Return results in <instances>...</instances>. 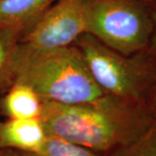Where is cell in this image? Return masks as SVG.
I'll return each mask as SVG.
<instances>
[{
	"label": "cell",
	"instance_id": "cell-15",
	"mask_svg": "<svg viewBox=\"0 0 156 156\" xmlns=\"http://www.w3.org/2000/svg\"><path fill=\"white\" fill-rule=\"evenodd\" d=\"M138 1L145 5L146 6H147L151 10L156 9V0H138Z\"/></svg>",
	"mask_w": 156,
	"mask_h": 156
},
{
	"label": "cell",
	"instance_id": "cell-5",
	"mask_svg": "<svg viewBox=\"0 0 156 156\" xmlns=\"http://www.w3.org/2000/svg\"><path fill=\"white\" fill-rule=\"evenodd\" d=\"M89 0H56L23 31L19 43L50 50L73 45L88 33Z\"/></svg>",
	"mask_w": 156,
	"mask_h": 156
},
{
	"label": "cell",
	"instance_id": "cell-8",
	"mask_svg": "<svg viewBox=\"0 0 156 156\" xmlns=\"http://www.w3.org/2000/svg\"><path fill=\"white\" fill-rule=\"evenodd\" d=\"M56 0H0V26L24 28Z\"/></svg>",
	"mask_w": 156,
	"mask_h": 156
},
{
	"label": "cell",
	"instance_id": "cell-14",
	"mask_svg": "<svg viewBox=\"0 0 156 156\" xmlns=\"http://www.w3.org/2000/svg\"><path fill=\"white\" fill-rule=\"evenodd\" d=\"M0 156H23V154L20 151L8 148H0Z\"/></svg>",
	"mask_w": 156,
	"mask_h": 156
},
{
	"label": "cell",
	"instance_id": "cell-9",
	"mask_svg": "<svg viewBox=\"0 0 156 156\" xmlns=\"http://www.w3.org/2000/svg\"><path fill=\"white\" fill-rule=\"evenodd\" d=\"M24 28L0 26V95L14 83V62Z\"/></svg>",
	"mask_w": 156,
	"mask_h": 156
},
{
	"label": "cell",
	"instance_id": "cell-6",
	"mask_svg": "<svg viewBox=\"0 0 156 156\" xmlns=\"http://www.w3.org/2000/svg\"><path fill=\"white\" fill-rule=\"evenodd\" d=\"M46 138L40 118L0 121V148L35 152L44 145Z\"/></svg>",
	"mask_w": 156,
	"mask_h": 156
},
{
	"label": "cell",
	"instance_id": "cell-2",
	"mask_svg": "<svg viewBox=\"0 0 156 156\" xmlns=\"http://www.w3.org/2000/svg\"><path fill=\"white\" fill-rule=\"evenodd\" d=\"M14 83L30 87L42 101L87 104L106 95L93 80L80 50L74 44L39 50L19 43Z\"/></svg>",
	"mask_w": 156,
	"mask_h": 156
},
{
	"label": "cell",
	"instance_id": "cell-11",
	"mask_svg": "<svg viewBox=\"0 0 156 156\" xmlns=\"http://www.w3.org/2000/svg\"><path fill=\"white\" fill-rule=\"evenodd\" d=\"M108 156H156V121L138 139Z\"/></svg>",
	"mask_w": 156,
	"mask_h": 156
},
{
	"label": "cell",
	"instance_id": "cell-13",
	"mask_svg": "<svg viewBox=\"0 0 156 156\" xmlns=\"http://www.w3.org/2000/svg\"><path fill=\"white\" fill-rule=\"evenodd\" d=\"M145 101L149 107L156 121V76L146 96Z\"/></svg>",
	"mask_w": 156,
	"mask_h": 156
},
{
	"label": "cell",
	"instance_id": "cell-10",
	"mask_svg": "<svg viewBox=\"0 0 156 156\" xmlns=\"http://www.w3.org/2000/svg\"><path fill=\"white\" fill-rule=\"evenodd\" d=\"M23 156H104L83 146L57 136L47 135L37 151L21 152Z\"/></svg>",
	"mask_w": 156,
	"mask_h": 156
},
{
	"label": "cell",
	"instance_id": "cell-4",
	"mask_svg": "<svg viewBox=\"0 0 156 156\" xmlns=\"http://www.w3.org/2000/svg\"><path fill=\"white\" fill-rule=\"evenodd\" d=\"M153 30L152 10L138 0H89L88 34L122 55L147 50Z\"/></svg>",
	"mask_w": 156,
	"mask_h": 156
},
{
	"label": "cell",
	"instance_id": "cell-12",
	"mask_svg": "<svg viewBox=\"0 0 156 156\" xmlns=\"http://www.w3.org/2000/svg\"><path fill=\"white\" fill-rule=\"evenodd\" d=\"M152 18L154 22V30L151 37L150 43L146 50L147 55L156 62V9L152 10Z\"/></svg>",
	"mask_w": 156,
	"mask_h": 156
},
{
	"label": "cell",
	"instance_id": "cell-1",
	"mask_svg": "<svg viewBox=\"0 0 156 156\" xmlns=\"http://www.w3.org/2000/svg\"><path fill=\"white\" fill-rule=\"evenodd\" d=\"M40 120L47 135L104 156L138 139L155 122L146 101L108 95L87 104L43 101Z\"/></svg>",
	"mask_w": 156,
	"mask_h": 156
},
{
	"label": "cell",
	"instance_id": "cell-3",
	"mask_svg": "<svg viewBox=\"0 0 156 156\" xmlns=\"http://www.w3.org/2000/svg\"><path fill=\"white\" fill-rule=\"evenodd\" d=\"M95 83L106 95L143 101L156 76V62L145 51L125 56L83 34L74 43Z\"/></svg>",
	"mask_w": 156,
	"mask_h": 156
},
{
	"label": "cell",
	"instance_id": "cell-7",
	"mask_svg": "<svg viewBox=\"0 0 156 156\" xmlns=\"http://www.w3.org/2000/svg\"><path fill=\"white\" fill-rule=\"evenodd\" d=\"M43 101L27 85L13 83L0 97V115L6 119L40 118Z\"/></svg>",
	"mask_w": 156,
	"mask_h": 156
}]
</instances>
